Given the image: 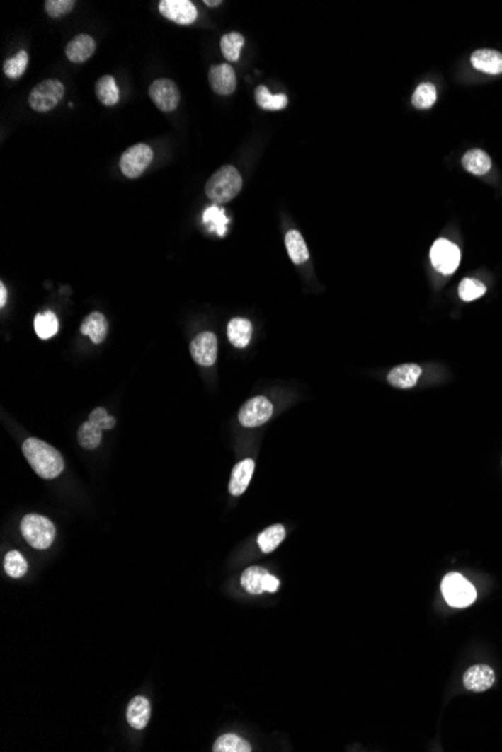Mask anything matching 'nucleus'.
I'll use <instances>...</instances> for the list:
<instances>
[{"mask_svg": "<svg viewBox=\"0 0 502 752\" xmlns=\"http://www.w3.org/2000/svg\"><path fill=\"white\" fill-rule=\"evenodd\" d=\"M59 330V320L55 313L45 311L44 314H38L35 317V332L41 340H48L57 334Z\"/></svg>", "mask_w": 502, "mask_h": 752, "instance_id": "obj_28", "label": "nucleus"}, {"mask_svg": "<svg viewBox=\"0 0 502 752\" xmlns=\"http://www.w3.org/2000/svg\"><path fill=\"white\" fill-rule=\"evenodd\" d=\"M65 95L64 84L59 80H44L35 86L29 95V105L38 113H48L62 101Z\"/></svg>", "mask_w": 502, "mask_h": 752, "instance_id": "obj_5", "label": "nucleus"}, {"mask_svg": "<svg viewBox=\"0 0 502 752\" xmlns=\"http://www.w3.org/2000/svg\"><path fill=\"white\" fill-rule=\"evenodd\" d=\"M77 439L81 448L89 449V451L96 449L98 446H100L101 439H103V429L98 425L92 424L91 421H88L80 427Z\"/></svg>", "mask_w": 502, "mask_h": 752, "instance_id": "obj_29", "label": "nucleus"}, {"mask_svg": "<svg viewBox=\"0 0 502 752\" xmlns=\"http://www.w3.org/2000/svg\"><path fill=\"white\" fill-rule=\"evenodd\" d=\"M95 50H96L95 40L89 35L81 33L68 42L65 48V54L69 59V62H72V64H83V62H86L93 56Z\"/></svg>", "mask_w": 502, "mask_h": 752, "instance_id": "obj_14", "label": "nucleus"}, {"mask_svg": "<svg viewBox=\"0 0 502 752\" xmlns=\"http://www.w3.org/2000/svg\"><path fill=\"white\" fill-rule=\"evenodd\" d=\"M203 224L207 227V230L217 233L218 236H226L227 233V224L229 219L226 216L224 209L218 207L217 204L210 206L203 212Z\"/></svg>", "mask_w": 502, "mask_h": 752, "instance_id": "obj_24", "label": "nucleus"}, {"mask_svg": "<svg viewBox=\"0 0 502 752\" xmlns=\"http://www.w3.org/2000/svg\"><path fill=\"white\" fill-rule=\"evenodd\" d=\"M436 96L438 93H436L435 86L432 83H423L418 86L417 89H415L413 96H412V104L415 108H418V110H427L436 103Z\"/></svg>", "mask_w": 502, "mask_h": 752, "instance_id": "obj_32", "label": "nucleus"}, {"mask_svg": "<svg viewBox=\"0 0 502 752\" xmlns=\"http://www.w3.org/2000/svg\"><path fill=\"white\" fill-rule=\"evenodd\" d=\"M219 4H222L219 0H218V2H211V0H205V5H207V6H218Z\"/></svg>", "mask_w": 502, "mask_h": 752, "instance_id": "obj_39", "label": "nucleus"}, {"mask_svg": "<svg viewBox=\"0 0 502 752\" xmlns=\"http://www.w3.org/2000/svg\"><path fill=\"white\" fill-rule=\"evenodd\" d=\"M430 260L438 272L444 275L455 274L460 263L459 246L448 239H438L430 250Z\"/></svg>", "mask_w": 502, "mask_h": 752, "instance_id": "obj_7", "label": "nucleus"}, {"mask_svg": "<svg viewBox=\"0 0 502 752\" xmlns=\"http://www.w3.org/2000/svg\"><path fill=\"white\" fill-rule=\"evenodd\" d=\"M471 64L475 69L491 74V76H498V74H502V53L489 50V48L477 50L471 56Z\"/></svg>", "mask_w": 502, "mask_h": 752, "instance_id": "obj_17", "label": "nucleus"}, {"mask_svg": "<svg viewBox=\"0 0 502 752\" xmlns=\"http://www.w3.org/2000/svg\"><path fill=\"white\" fill-rule=\"evenodd\" d=\"M95 92L98 100L104 105H115L119 101V89L115 79L112 76H104L96 81Z\"/></svg>", "mask_w": 502, "mask_h": 752, "instance_id": "obj_27", "label": "nucleus"}, {"mask_svg": "<svg viewBox=\"0 0 502 752\" xmlns=\"http://www.w3.org/2000/svg\"><path fill=\"white\" fill-rule=\"evenodd\" d=\"M242 188V178L234 166L218 168L206 182V195L215 204H224L234 200Z\"/></svg>", "mask_w": 502, "mask_h": 752, "instance_id": "obj_2", "label": "nucleus"}, {"mask_svg": "<svg viewBox=\"0 0 502 752\" xmlns=\"http://www.w3.org/2000/svg\"><path fill=\"white\" fill-rule=\"evenodd\" d=\"M269 572L259 566H251V568L246 569L241 577V584L251 595H261L262 591H266V575Z\"/></svg>", "mask_w": 502, "mask_h": 752, "instance_id": "obj_23", "label": "nucleus"}, {"mask_svg": "<svg viewBox=\"0 0 502 752\" xmlns=\"http://www.w3.org/2000/svg\"><path fill=\"white\" fill-rule=\"evenodd\" d=\"M6 298H8V291H6L5 284L2 282V284H0V306L6 305Z\"/></svg>", "mask_w": 502, "mask_h": 752, "instance_id": "obj_38", "label": "nucleus"}, {"mask_svg": "<svg viewBox=\"0 0 502 752\" xmlns=\"http://www.w3.org/2000/svg\"><path fill=\"white\" fill-rule=\"evenodd\" d=\"M21 535L36 550H45L53 544L56 528L53 523L42 515L29 514L21 520Z\"/></svg>", "mask_w": 502, "mask_h": 752, "instance_id": "obj_3", "label": "nucleus"}, {"mask_svg": "<svg viewBox=\"0 0 502 752\" xmlns=\"http://www.w3.org/2000/svg\"><path fill=\"white\" fill-rule=\"evenodd\" d=\"M421 368L415 364H405L399 365L391 369L388 373V383L399 389H411L415 385L421 376Z\"/></svg>", "mask_w": 502, "mask_h": 752, "instance_id": "obj_15", "label": "nucleus"}, {"mask_svg": "<svg viewBox=\"0 0 502 752\" xmlns=\"http://www.w3.org/2000/svg\"><path fill=\"white\" fill-rule=\"evenodd\" d=\"M462 166L464 170L468 171V173L475 175V176H483L491 171L492 159L484 151L472 149L463 155Z\"/></svg>", "mask_w": 502, "mask_h": 752, "instance_id": "obj_20", "label": "nucleus"}, {"mask_svg": "<svg viewBox=\"0 0 502 752\" xmlns=\"http://www.w3.org/2000/svg\"><path fill=\"white\" fill-rule=\"evenodd\" d=\"M495 683V671L489 665H472L463 676V685L468 691L483 693Z\"/></svg>", "mask_w": 502, "mask_h": 752, "instance_id": "obj_12", "label": "nucleus"}, {"mask_svg": "<svg viewBox=\"0 0 502 752\" xmlns=\"http://www.w3.org/2000/svg\"><path fill=\"white\" fill-rule=\"evenodd\" d=\"M286 538V528L281 526V524H274L271 527H268L266 530H263V532L259 535V538H257V544H259V548L263 551V553H273L281 542H283V539Z\"/></svg>", "mask_w": 502, "mask_h": 752, "instance_id": "obj_26", "label": "nucleus"}, {"mask_svg": "<svg viewBox=\"0 0 502 752\" xmlns=\"http://www.w3.org/2000/svg\"><path fill=\"white\" fill-rule=\"evenodd\" d=\"M154 159V151L148 144H134L120 156V170L127 178L136 179L144 173Z\"/></svg>", "mask_w": 502, "mask_h": 752, "instance_id": "obj_6", "label": "nucleus"}, {"mask_svg": "<svg viewBox=\"0 0 502 752\" xmlns=\"http://www.w3.org/2000/svg\"><path fill=\"white\" fill-rule=\"evenodd\" d=\"M285 243H286V248H287V253H289V257L290 260L295 263V265H302L309 260V250H307V245H305V241L304 238L301 236V233L298 230H290L286 233V238H285Z\"/></svg>", "mask_w": 502, "mask_h": 752, "instance_id": "obj_22", "label": "nucleus"}, {"mask_svg": "<svg viewBox=\"0 0 502 752\" xmlns=\"http://www.w3.org/2000/svg\"><path fill=\"white\" fill-rule=\"evenodd\" d=\"M149 96L154 104L164 113H171L179 104L178 86L167 79L155 80L149 88Z\"/></svg>", "mask_w": 502, "mask_h": 752, "instance_id": "obj_9", "label": "nucleus"}, {"mask_svg": "<svg viewBox=\"0 0 502 752\" xmlns=\"http://www.w3.org/2000/svg\"><path fill=\"white\" fill-rule=\"evenodd\" d=\"M28 64H29V54L23 50L18 52L14 57L5 60L4 71L6 74V77H11V79L21 77L24 71H26L28 68Z\"/></svg>", "mask_w": 502, "mask_h": 752, "instance_id": "obj_34", "label": "nucleus"}, {"mask_svg": "<svg viewBox=\"0 0 502 752\" xmlns=\"http://www.w3.org/2000/svg\"><path fill=\"white\" fill-rule=\"evenodd\" d=\"M5 571L12 578H21L28 572V562L21 556V553L12 550L6 554Z\"/></svg>", "mask_w": 502, "mask_h": 752, "instance_id": "obj_33", "label": "nucleus"}, {"mask_svg": "<svg viewBox=\"0 0 502 752\" xmlns=\"http://www.w3.org/2000/svg\"><path fill=\"white\" fill-rule=\"evenodd\" d=\"M151 718V705L148 698L134 697L127 709V719L132 729L143 730Z\"/></svg>", "mask_w": 502, "mask_h": 752, "instance_id": "obj_18", "label": "nucleus"}, {"mask_svg": "<svg viewBox=\"0 0 502 752\" xmlns=\"http://www.w3.org/2000/svg\"><path fill=\"white\" fill-rule=\"evenodd\" d=\"M254 472V461L247 458L241 463H238L234 470H232V478L229 484V491L232 496H241L246 492L247 487L250 485V480L253 478Z\"/></svg>", "mask_w": 502, "mask_h": 752, "instance_id": "obj_16", "label": "nucleus"}, {"mask_svg": "<svg viewBox=\"0 0 502 752\" xmlns=\"http://www.w3.org/2000/svg\"><path fill=\"white\" fill-rule=\"evenodd\" d=\"M244 42H246V40H244V36L238 32H230L227 35H224L222 38V52H223V56L229 60V62H238L239 60V56H241V50L244 47Z\"/></svg>", "mask_w": 502, "mask_h": 752, "instance_id": "obj_30", "label": "nucleus"}, {"mask_svg": "<svg viewBox=\"0 0 502 752\" xmlns=\"http://www.w3.org/2000/svg\"><path fill=\"white\" fill-rule=\"evenodd\" d=\"M89 421L100 427L101 429H112L116 424V419L110 416L103 407H98V409L92 410V413L89 415Z\"/></svg>", "mask_w": 502, "mask_h": 752, "instance_id": "obj_37", "label": "nucleus"}, {"mask_svg": "<svg viewBox=\"0 0 502 752\" xmlns=\"http://www.w3.org/2000/svg\"><path fill=\"white\" fill-rule=\"evenodd\" d=\"M107 320L101 313H91L80 326L83 335H88L93 344H100L107 337Z\"/></svg>", "mask_w": 502, "mask_h": 752, "instance_id": "obj_21", "label": "nucleus"}, {"mask_svg": "<svg viewBox=\"0 0 502 752\" xmlns=\"http://www.w3.org/2000/svg\"><path fill=\"white\" fill-rule=\"evenodd\" d=\"M160 12L167 20L182 26H188L198 18V9L190 0H161Z\"/></svg>", "mask_w": 502, "mask_h": 752, "instance_id": "obj_11", "label": "nucleus"}, {"mask_svg": "<svg viewBox=\"0 0 502 752\" xmlns=\"http://www.w3.org/2000/svg\"><path fill=\"white\" fill-rule=\"evenodd\" d=\"M210 84L215 93L230 95L236 89V76L230 65H214L210 69Z\"/></svg>", "mask_w": 502, "mask_h": 752, "instance_id": "obj_13", "label": "nucleus"}, {"mask_svg": "<svg viewBox=\"0 0 502 752\" xmlns=\"http://www.w3.org/2000/svg\"><path fill=\"white\" fill-rule=\"evenodd\" d=\"M76 2L74 0H47L44 4V9L52 18H62L64 16L69 14L74 9Z\"/></svg>", "mask_w": 502, "mask_h": 752, "instance_id": "obj_36", "label": "nucleus"}, {"mask_svg": "<svg viewBox=\"0 0 502 752\" xmlns=\"http://www.w3.org/2000/svg\"><path fill=\"white\" fill-rule=\"evenodd\" d=\"M23 452L35 473L44 479H55L64 470L62 455L42 440L28 439L23 443Z\"/></svg>", "mask_w": 502, "mask_h": 752, "instance_id": "obj_1", "label": "nucleus"}, {"mask_svg": "<svg viewBox=\"0 0 502 752\" xmlns=\"http://www.w3.org/2000/svg\"><path fill=\"white\" fill-rule=\"evenodd\" d=\"M440 589H443V595L448 606L455 608H467L477 598L475 587L457 572L447 574Z\"/></svg>", "mask_w": 502, "mask_h": 752, "instance_id": "obj_4", "label": "nucleus"}, {"mask_svg": "<svg viewBox=\"0 0 502 752\" xmlns=\"http://www.w3.org/2000/svg\"><path fill=\"white\" fill-rule=\"evenodd\" d=\"M190 352L193 359L202 366H211L217 361L218 341L212 332H202L191 341Z\"/></svg>", "mask_w": 502, "mask_h": 752, "instance_id": "obj_10", "label": "nucleus"}, {"mask_svg": "<svg viewBox=\"0 0 502 752\" xmlns=\"http://www.w3.org/2000/svg\"><path fill=\"white\" fill-rule=\"evenodd\" d=\"M214 752H250L251 746L236 734H224L217 739L212 748Z\"/></svg>", "mask_w": 502, "mask_h": 752, "instance_id": "obj_31", "label": "nucleus"}, {"mask_svg": "<svg viewBox=\"0 0 502 752\" xmlns=\"http://www.w3.org/2000/svg\"><path fill=\"white\" fill-rule=\"evenodd\" d=\"M254 98L257 105L262 110H266V112H278V110H283L287 105V96L285 93L273 95L265 86H259L256 89Z\"/></svg>", "mask_w": 502, "mask_h": 752, "instance_id": "obj_25", "label": "nucleus"}, {"mask_svg": "<svg viewBox=\"0 0 502 752\" xmlns=\"http://www.w3.org/2000/svg\"><path fill=\"white\" fill-rule=\"evenodd\" d=\"M274 413V407L268 398L265 397H254L249 400L246 404L241 407L239 410V422L241 425L247 428H254L263 425L269 421V417Z\"/></svg>", "mask_w": 502, "mask_h": 752, "instance_id": "obj_8", "label": "nucleus"}, {"mask_svg": "<svg viewBox=\"0 0 502 752\" xmlns=\"http://www.w3.org/2000/svg\"><path fill=\"white\" fill-rule=\"evenodd\" d=\"M251 334H253V326L250 323V320L247 318H239V317L232 318L227 325L229 341L238 349H244L249 346L250 340H251Z\"/></svg>", "mask_w": 502, "mask_h": 752, "instance_id": "obj_19", "label": "nucleus"}, {"mask_svg": "<svg viewBox=\"0 0 502 752\" xmlns=\"http://www.w3.org/2000/svg\"><path fill=\"white\" fill-rule=\"evenodd\" d=\"M484 293H486V286L483 284V282L477 281V279L467 278V279H463L459 286V296H460V299L464 302L479 299Z\"/></svg>", "mask_w": 502, "mask_h": 752, "instance_id": "obj_35", "label": "nucleus"}]
</instances>
